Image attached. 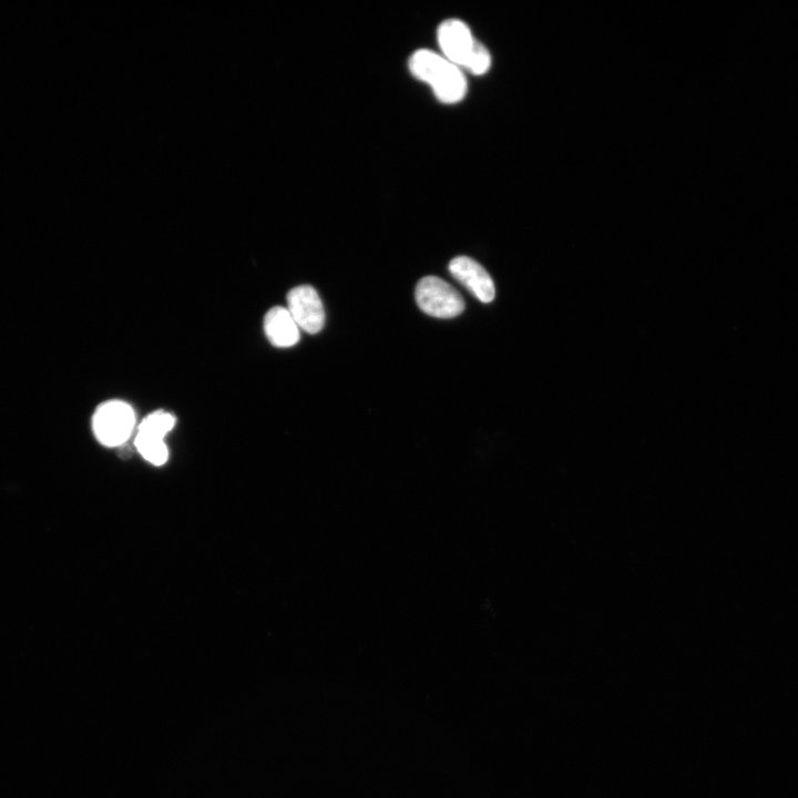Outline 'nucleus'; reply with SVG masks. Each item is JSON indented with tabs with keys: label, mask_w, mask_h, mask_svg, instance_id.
Wrapping results in <instances>:
<instances>
[{
	"label": "nucleus",
	"mask_w": 798,
	"mask_h": 798,
	"mask_svg": "<svg viewBox=\"0 0 798 798\" xmlns=\"http://www.w3.org/2000/svg\"><path fill=\"white\" fill-rule=\"evenodd\" d=\"M409 69L417 79L428 83L443 103H457L467 93V80L461 69L431 50L413 52L409 59Z\"/></svg>",
	"instance_id": "obj_1"
},
{
	"label": "nucleus",
	"mask_w": 798,
	"mask_h": 798,
	"mask_svg": "<svg viewBox=\"0 0 798 798\" xmlns=\"http://www.w3.org/2000/svg\"><path fill=\"white\" fill-rule=\"evenodd\" d=\"M440 49L447 60L474 75L484 74L491 65L488 49L477 41L469 27L459 19L443 21L437 31Z\"/></svg>",
	"instance_id": "obj_2"
},
{
	"label": "nucleus",
	"mask_w": 798,
	"mask_h": 798,
	"mask_svg": "<svg viewBox=\"0 0 798 798\" xmlns=\"http://www.w3.org/2000/svg\"><path fill=\"white\" fill-rule=\"evenodd\" d=\"M135 424L133 408L121 400H110L100 405L92 418V428L96 439L106 447L124 443Z\"/></svg>",
	"instance_id": "obj_3"
},
{
	"label": "nucleus",
	"mask_w": 798,
	"mask_h": 798,
	"mask_svg": "<svg viewBox=\"0 0 798 798\" xmlns=\"http://www.w3.org/2000/svg\"><path fill=\"white\" fill-rule=\"evenodd\" d=\"M416 301L423 313L438 318H452L464 309L459 291L437 276H426L418 282Z\"/></svg>",
	"instance_id": "obj_4"
},
{
	"label": "nucleus",
	"mask_w": 798,
	"mask_h": 798,
	"mask_svg": "<svg viewBox=\"0 0 798 798\" xmlns=\"http://www.w3.org/2000/svg\"><path fill=\"white\" fill-rule=\"evenodd\" d=\"M287 309L304 331L317 334L325 324V310L317 291L309 285H300L287 294Z\"/></svg>",
	"instance_id": "obj_5"
},
{
	"label": "nucleus",
	"mask_w": 798,
	"mask_h": 798,
	"mask_svg": "<svg viewBox=\"0 0 798 798\" xmlns=\"http://www.w3.org/2000/svg\"><path fill=\"white\" fill-rule=\"evenodd\" d=\"M448 268L450 274L480 301L493 300L495 296L493 280L478 262L468 256H458L451 259Z\"/></svg>",
	"instance_id": "obj_6"
},
{
	"label": "nucleus",
	"mask_w": 798,
	"mask_h": 798,
	"mask_svg": "<svg viewBox=\"0 0 798 798\" xmlns=\"http://www.w3.org/2000/svg\"><path fill=\"white\" fill-rule=\"evenodd\" d=\"M264 330L272 345L276 347H291L300 338L299 327L287 308L275 306L264 318Z\"/></svg>",
	"instance_id": "obj_7"
},
{
	"label": "nucleus",
	"mask_w": 798,
	"mask_h": 798,
	"mask_svg": "<svg viewBox=\"0 0 798 798\" xmlns=\"http://www.w3.org/2000/svg\"><path fill=\"white\" fill-rule=\"evenodd\" d=\"M135 447L149 462L161 466L167 459V448L162 438L137 432Z\"/></svg>",
	"instance_id": "obj_8"
},
{
	"label": "nucleus",
	"mask_w": 798,
	"mask_h": 798,
	"mask_svg": "<svg viewBox=\"0 0 798 798\" xmlns=\"http://www.w3.org/2000/svg\"><path fill=\"white\" fill-rule=\"evenodd\" d=\"M175 418L172 413L157 410L145 417L139 426V432L164 439L172 430Z\"/></svg>",
	"instance_id": "obj_9"
}]
</instances>
